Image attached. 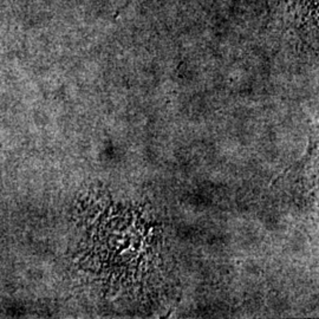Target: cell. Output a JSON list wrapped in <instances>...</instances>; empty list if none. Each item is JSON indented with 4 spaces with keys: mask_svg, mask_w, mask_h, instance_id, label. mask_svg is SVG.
<instances>
[{
    "mask_svg": "<svg viewBox=\"0 0 319 319\" xmlns=\"http://www.w3.org/2000/svg\"><path fill=\"white\" fill-rule=\"evenodd\" d=\"M311 154H312V141H311V138H309V144H308V148H306V153H305V155L303 156L301 160H298V161H297V162H293V163L291 164V166H289V167H287V168L284 169L283 172L279 174V175H277L276 178H274V179L272 180V182H271L270 187H272V186L276 185L278 180H280L282 178H284V176H285L286 174L290 172V170L293 169V168H296V167H299L303 162H305V161H308V160H309V157L311 156Z\"/></svg>",
    "mask_w": 319,
    "mask_h": 319,
    "instance_id": "6da1fadb",
    "label": "cell"
}]
</instances>
